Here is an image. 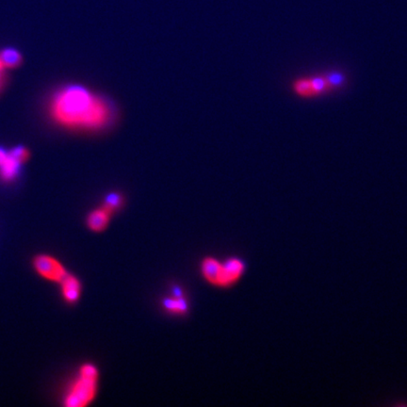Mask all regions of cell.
<instances>
[{
    "label": "cell",
    "mask_w": 407,
    "mask_h": 407,
    "mask_svg": "<svg viewBox=\"0 0 407 407\" xmlns=\"http://www.w3.org/2000/svg\"><path fill=\"white\" fill-rule=\"evenodd\" d=\"M49 113L62 128L85 133H102L117 120L113 101L75 83L63 86L53 95Z\"/></svg>",
    "instance_id": "6da1fadb"
},
{
    "label": "cell",
    "mask_w": 407,
    "mask_h": 407,
    "mask_svg": "<svg viewBox=\"0 0 407 407\" xmlns=\"http://www.w3.org/2000/svg\"><path fill=\"white\" fill-rule=\"evenodd\" d=\"M347 85L348 75L343 71L329 70L294 78L290 90L299 100H315L340 92Z\"/></svg>",
    "instance_id": "7a4b0ae2"
},
{
    "label": "cell",
    "mask_w": 407,
    "mask_h": 407,
    "mask_svg": "<svg viewBox=\"0 0 407 407\" xmlns=\"http://www.w3.org/2000/svg\"><path fill=\"white\" fill-rule=\"evenodd\" d=\"M100 377L97 368L93 364L86 363L80 368L77 380L71 386L65 398L67 407H85L89 406L97 394V382Z\"/></svg>",
    "instance_id": "3957f363"
},
{
    "label": "cell",
    "mask_w": 407,
    "mask_h": 407,
    "mask_svg": "<svg viewBox=\"0 0 407 407\" xmlns=\"http://www.w3.org/2000/svg\"><path fill=\"white\" fill-rule=\"evenodd\" d=\"M34 267L38 274L54 282H62L67 272L62 263L49 255H40L34 260Z\"/></svg>",
    "instance_id": "277c9868"
},
{
    "label": "cell",
    "mask_w": 407,
    "mask_h": 407,
    "mask_svg": "<svg viewBox=\"0 0 407 407\" xmlns=\"http://www.w3.org/2000/svg\"><path fill=\"white\" fill-rule=\"evenodd\" d=\"M245 265L242 259L231 257L226 262L222 263L221 274H220L218 287L229 288L239 281L244 275Z\"/></svg>",
    "instance_id": "5b68a950"
},
{
    "label": "cell",
    "mask_w": 407,
    "mask_h": 407,
    "mask_svg": "<svg viewBox=\"0 0 407 407\" xmlns=\"http://www.w3.org/2000/svg\"><path fill=\"white\" fill-rule=\"evenodd\" d=\"M23 163L12 150L0 148V178L4 181H14L19 176Z\"/></svg>",
    "instance_id": "8992f818"
},
{
    "label": "cell",
    "mask_w": 407,
    "mask_h": 407,
    "mask_svg": "<svg viewBox=\"0 0 407 407\" xmlns=\"http://www.w3.org/2000/svg\"><path fill=\"white\" fill-rule=\"evenodd\" d=\"M111 216L107 209H104L102 206L97 207L91 211L87 216V226L93 232H103L107 229L108 224H110Z\"/></svg>",
    "instance_id": "52a82bcc"
},
{
    "label": "cell",
    "mask_w": 407,
    "mask_h": 407,
    "mask_svg": "<svg viewBox=\"0 0 407 407\" xmlns=\"http://www.w3.org/2000/svg\"><path fill=\"white\" fill-rule=\"evenodd\" d=\"M62 295L68 303H75L82 294V284L77 277L72 275H67L62 280Z\"/></svg>",
    "instance_id": "ba28073f"
},
{
    "label": "cell",
    "mask_w": 407,
    "mask_h": 407,
    "mask_svg": "<svg viewBox=\"0 0 407 407\" xmlns=\"http://www.w3.org/2000/svg\"><path fill=\"white\" fill-rule=\"evenodd\" d=\"M222 263L213 257H206L202 262V274L207 282L218 286L220 274H221Z\"/></svg>",
    "instance_id": "9c48e42d"
},
{
    "label": "cell",
    "mask_w": 407,
    "mask_h": 407,
    "mask_svg": "<svg viewBox=\"0 0 407 407\" xmlns=\"http://www.w3.org/2000/svg\"><path fill=\"white\" fill-rule=\"evenodd\" d=\"M125 204V197L119 191H111L104 197L102 206L111 214H115L122 209Z\"/></svg>",
    "instance_id": "30bf717a"
},
{
    "label": "cell",
    "mask_w": 407,
    "mask_h": 407,
    "mask_svg": "<svg viewBox=\"0 0 407 407\" xmlns=\"http://www.w3.org/2000/svg\"><path fill=\"white\" fill-rule=\"evenodd\" d=\"M163 307L167 311L174 314H185L189 310L188 303L183 295L182 296L174 295V297L166 298L163 301Z\"/></svg>",
    "instance_id": "8fae6325"
},
{
    "label": "cell",
    "mask_w": 407,
    "mask_h": 407,
    "mask_svg": "<svg viewBox=\"0 0 407 407\" xmlns=\"http://www.w3.org/2000/svg\"><path fill=\"white\" fill-rule=\"evenodd\" d=\"M0 62L4 68H15L22 62V56L16 49L9 47L0 52Z\"/></svg>",
    "instance_id": "7c38bea8"
},
{
    "label": "cell",
    "mask_w": 407,
    "mask_h": 407,
    "mask_svg": "<svg viewBox=\"0 0 407 407\" xmlns=\"http://www.w3.org/2000/svg\"><path fill=\"white\" fill-rule=\"evenodd\" d=\"M4 83V75H0V90H1L2 85Z\"/></svg>",
    "instance_id": "4fadbf2b"
},
{
    "label": "cell",
    "mask_w": 407,
    "mask_h": 407,
    "mask_svg": "<svg viewBox=\"0 0 407 407\" xmlns=\"http://www.w3.org/2000/svg\"><path fill=\"white\" fill-rule=\"evenodd\" d=\"M4 69L5 68L3 67V65H2L1 62H0V75H3Z\"/></svg>",
    "instance_id": "5bb4252c"
}]
</instances>
